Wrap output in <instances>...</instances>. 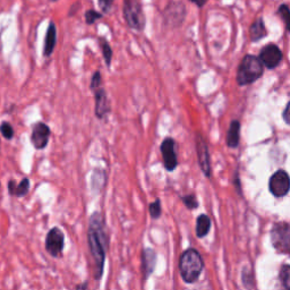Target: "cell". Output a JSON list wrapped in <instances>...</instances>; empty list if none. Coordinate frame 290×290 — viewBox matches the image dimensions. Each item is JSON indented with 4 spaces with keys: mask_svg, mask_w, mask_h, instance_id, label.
<instances>
[{
    "mask_svg": "<svg viewBox=\"0 0 290 290\" xmlns=\"http://www.w3.org/2000/svg\"><path fill=\"white\" fill-rule=\"evenodd\" d=\"M89 248L94 260V278L100 280L102 278L104 261L108 251L109 238L104 228V220L100 212H94L90 217V227L88 232Z\"/></svg>",
    "mask_w": 290,
    "mask_h": 290,
    "instance_id": "6da1fadb",
    "label": "cell"
},
{
    "mask_svg": "<svg viewBox=\"0 0 290 290\" xmlns=\"http://www.w3.org/2000/svg\"><path fill=\"white\" fill-rule=\"evenodd\" d=\"M204 269V261L197 250L188 248L180 255L179 272L186 283H194Z\"/></svg>",
    "mask_w": 290,
    "mask_h": 290,
    "instance_id": "7a4b0ae2",
    "label": "cell"
},
{
    "mask_svg": "<svg viewBox=\"0 0 290 290\" xmlns=\"http://www.w3.org/2000/svg\"><path fill=\"white\" fill-rule=\"evenodd\" d=\"M263 72V64L259 57L247 55L242 58L239 65L238 73H237V83L240 87L254 83L255 80L262 77Z\"/></svg>",
    "mask_w": 290,
    "mask_h": 290,
    "instance_id": "3957f363",
    "label": "cell"
},
{
    "mask_svg": "<svg viewBox=\"0 0 290 290\" xmlns=\"http://www.w3.org/2000/svg\"><path fill=\"white\" fill-rule=\"evenodd\" d=\"M271 242L275 251L287 255L290 252V227L288 222L274 223L271 229Z\"/></svg>",
    "mask_w": 290,
    "mask_h": 290,
    "instance_id": "277c9868",
    "label": "cell"
},
{
    "mask_svg": "<svg viewBox=\"0 0 290 290\" xmlns=\"http://www.w3.org/2000/svg\"><path fill=\"white\" fill-rule=\"evenodd\" d=\"M123 16H125V20L130 27L137 31H142L144 28L145 17L137 0H125L123 2Z\"/></svg>",
    "mask_w": 290,
    "mask_h": 290,
    "instance_id": "5b68a950",
    "label": "cell"
},
{
    "mask_svg": "<svg viewBox=\"0 0 290 290\" xmlns=\"http://www.w3.org/2000/svg\"><path fill=\"white\" fill-rule=\"evenodd\" d=\"M290 179L286 170H277L269 180V189L275 197H283L289 193Z\"/></svg>",
    "mask_w": 290,
    "mask_h": 290,
    "instance_id": "8992f818",
    "label": "cell"
},
{
    "mask_svg": "<svg viewBox=\"0 0 290 290\" xmlns=\"http://www.w3.org/2000/svg\"><path fill=\"white\" fill-rule=\"evenodd\" d=\"M195 143H196V152L198 164L201 168L202 173L206 178L211 177V161H210V153H209V147L206 141L199 133H196L195 136Z\"/></svg>",
    "mask_w": 290,
    "mask_h": 290,
    "instance_id": "52a82bcc",
    "label": "cell"
},
{
    "mask_svg": "<svg viewBox=\"0 0 290 290\" xmlns=\"http://www.w3.org/2000/svg\"><path fill=\"white\" fill-rule=\"evenodd\" d=\"M161 154H162L163 165L167 171H174L178 165L177 154H176V142L171 137H167L162 141L160 146Z\"/></svg>",
    "mask_w": 290,
    "mask_h": 290,
    "instance_id": "ba28073f",
    "label": "cell"
},
{
    "mask_svg": "<svg viewBox=\"0 0 290 290\" xmlns=\"http://www.w3.org/2000/svg\"><path fill=\"white\" fill-rule=\"evenodd\" d=\"M64 242H65V236L64 232L61 231L59 228H52V229L48 232L46 238V250L48 253L57 258L61 254V252L64 250Z\"/></svg>",
    "mask_w": 290,
    "mask_h": 290,
    "instance_id": "9c48e42d",
    "label": "cell"
},
{
    "mask_svg": "<svg viewBox=\"0 0 290 290\" xmlns=\"http://www.w3.org/2000/svg\"><path fill=\"white\" fill-rule=\"evenodd\" d=\"M282 51L279 49L278 46L270 44L265 46L260 54V60L266 68L273 69L278 67L282 60Z\"/></svg>",
    "mask_w": 290,
    "mask_h": 290,
    "instance_id": "30bf717a",
    "label": "cell"
},
{
    "mask_svg": "<svg viewBox=\"0 0 290 290\" xmlns=\"http://www.w3.org/2000/svg\"><path fill=\"white\" fill-rule=\"evenodd\" d=\"M50 128L44 122H37L33 127L31 142L36 150H42L48 145L50 137Z\"/></svg>",
    "mask_w": 290,
    "mask_h": 290,
    "instance_id": "8fae6325",
    "label": "cell"
},
{
    "mask_svg": "<svg viewBox=\"0 0 290 290\" xmlns=\"http://www.w3.org/2000/svg\"><path fill=\"white\" fill-rule=\"evenodd\" d=\"M96 98V115L99 119H103L110 112V103L108 101L107 93L101 87L94 90Z\"/></svg>",
    "mask_w": 290,
    "mask_h": 290,
    "instance_id": "7c38bea8",
    "label": "cell"
},
{
    "mask_svg": "<svg viewBox=\"0 0 290 290\" xmlns=\"http://www.w3.org/2000/svg\"><path fill=\"white\" fill-rule=\"evenodd\" d=\"M156 263V253L154 250L146 247L142 253V272H143L144 280L149 279L150 275L153 273Z\"/></svg>",
    "mask_w": 290,
    "mask_h": 290,
    "instance_id": "4fadbf2b",
    "label": "cell"
},
{
    "mask_svg": "<svg viewBox=\"0 0 290 290\" xmlns=\"http://www.w3.org/2000/svg\"><path fill=\"white\" fill-rule=\"evenodd\" d=\"M240 141V122L239 120H232L227 132V145L230 149H236Z\"/></svg>",
    "mask_w": 290,
    "mask_h": 290,
    "instance_id": "5bb4252c",
    "label": "cell"
},
{
    "mask_svg": "<svg viewBox=\"0 0 290 290\" xmlns=\"http://www.w3.org/2000/svg\"><path fill=\"white\" fill-rule=\"evenodd\" d=\"M28 189H30V180L24 178L20 184H16L15 180H11L8 183V191L9 194L14 195V196L22 197L27 194Z\"/></svg>",
    "mask_w": 290,
    "mask_h": 290,
    "instance_id": "9a60e30c",
    "label": "cell"
},
{
    "mask_svg": "<svg viewBox=\"0 0 290 290\" xmlns=\"http://www.w3.org/2000/svg\"><path fill=\"white\" fill-rule=\"evenodd\" d=\"M57 41V30L56 25L54 23H50V25L48 27V31H47L46 35V41H45V49H44V55L46 57L51 56L52 51L55 49Z\"/></svg>",
    "mask_w": 290,
    "mask_h": 290,
    "instance_id": "2e32d148",
    "label": "cell"
},
{
    "mask_svg": "<svg viewBox=\"0 0 290 290\" xmlns=\"http://www.w3.org/2000/svg\"><path fill=\"white\" fill-rule=\"evenodd\" d=\"M266 34H268V33H266V28H265L263 20L262 18H258V20H256L251 26V30H250L251 40L254 42H258L261 39L265 37Z\"/></svg>",
    "mask_w": 290,
    "mask_h": 290,
    "instance_id": "e0dca14e",
    "label": "cell"
},
{
    "mask_svg": "<svg viewBox=\"0 0 290 290\" xmlns=\"http://www.w3.org/2000/svg\"><path fill=\"white\" fill-rule=\"evenodd\" d=\"M211 218L206 215H201L196 220V236L198 238H204L210 231Z\"/></svg>",
    "mask_w": 290,
    "mask_h": 290,
    "instance_id": "ac0fdd59",
    "label": "cell"
},
{
    "mask_svg": "<svg viewBox=\"0 0 290 290\" xmlns=\"http://www.w3.org/2000/svg\"><path fill=\"white\" fill-rule=\"evenodd\" d=\"M279 279L280 282L286 290L290 289V266L289 264H283L280 268L279 272Z\"/></svg>",
    "mask_w": 290,
    "mask_h": 290,
    "instance_id": "d6986e66",
    "label": "cell"
},
{
    "mask_svg": "<svg viewBox=\"0 0 290 290\" xmlns=\"http://www.w3.org/2000/svg\"><path fill=\"white\" fill-rule=\"evenodd\" d=\"M100 46H101V49H102V55H103V58L106 60V64L108 67H110L111 65V59H112V50H111V47L110 45L108 44V42L104 40V39H100Z\"/></svg>",
    "mask_w": 290,
    "mask_h": 290,
    "instance_id": "ffe728a7",
    "label": "cell"
},
{
    "mask_svg": "<svg viewBox=\"0 0 290 290\" xmlns=\"http://www.w3.org/2000/svg\"><path fill=\"white\" fill-rule=\"evenodd\" d=\"M150 216L152 219H159L162 215V208H161V201L156 198L154 202H152L149 206Z\"/></svg>",
    "mask_w": 290,
    "mask_h": 290,
    "instance_id": "44dd1931",
    "label": "cell"
},
{
    "mask_svg": "<svg viewBox=\"0 0 290 290\" xmlns=\"http://www.w3.org/2000/svg\"><path fill=\"white\" fill-rule=\"evenodd\" d=\"M182 201L188 210H195V209H197L199 205L197 198L194 194H188L185 195V196H182Z\"/></svg>",
    "mask_w": 290,
    "mask_h": 290,
    "instance_id": "7402d4cb",
    "label": "cell"
},
{
    "mask_svg": "<svg viewBox=\"0 0 290 290\" xmlns=\"http://www.w3.org/2000/svg\"><path fill=\"white\" fill-rule=\"evenodd\" d=\"M241 279H242V283H244V286L246 288H253L254 284V275L253 272H252V270L248 269H244L241 273Z\"/></svg>",
    "mask_w": 290,
    "mask_h": 290,
    "instance_id": "603a6c76",
    "label": "cell"
},
{
    "mask_svg": "<svg viewBox=\"0 0 290 290\" xmlns=\"http://www.w3.org/2000/svg\"><path fill=\"white\" fill-rule=\"evenodd\" d=\"M0 132H2V134H3V136L5 137V139H7V140H12L13 139L14 130H13V127H12V125L9 122H7V121L3 122L2 125H0Z\"/></svg>",
    "mask_w": 290,
    "mask_h": 290,
    "instance_id": "cb8c5ba5",
    "label": "cell"
},
{
    "mask_svg": "<svg viewBox=\"0 0 290 290\" xmlns=\"http://www.w3.org/2000/svg\"><path fill=\"white\" fill-rule=\"evenodd\" d=\"M101 17H102V14L93 11V9H91V11H88L87 14H85V20H87L88 24H93L94 22Z\"/></svg>",
    "mask_w": 290,
    "mask_h": 290,
    "instance_id": "d4e9b609",
    "label": "cell"
},
{
    "mask_svg": "<svg viewBox=\"0 0 290 290\" xmlns=\"http://www.w3.org/2000/svg\"><path fill=\"white\" fill-rule=\"evenodd\" d=\"M101 80H102V76L100 72H96L93 74L92 78H91V84H90V89L94 91V90L101 87Z\"/></svg>",
    "mask_w": 290,
    "mask_h": 290,
    "instance_id": "484cf974",
    "label": "cell"
},
{
    "mask_svg": "<svg viewBox=\"0 0 290 290\" xmlns=\"http://www.w3.org/2000/svg\"><path fill=\"white\" fill-rule=\"evenodd\" d=\"M279 14L283 20L284 24H286L287 28H289L288 27V25H289V7L287 6V5H281V7L279 8Z\"/></svg>",
    "mask_w": 290,
    "mask_h": 290,
    "instance_id": "4316f807",
    "label": "cell"
},
{
    "mask_svg": "<svg viewBox=\"0 0 290 290\" xmlns=\"http://www.w3.org/2000/svg\"><path fill=\"white\" fill-rule=\"evenodd\" d=\"M113 0H99V5L104 13L110 11Z\"/></svg>",
    "mask_w": 290,
    "mask_h": 290,
    "instance_id": "83f0119b",
    "label": "cell"
},
{
    "mask_svg": "<svg viewBox=\"0 0 290 290\" xmlns=\"http://www.w3.org/2000/svg\"><path fill=\"white\" fill-rule=\"evenodd\" d=\"M289 112H290V102L287 103V106L286 108H284V110L282 112V117H283V120L284 122L287 123V125H289L290 123V116H289Z\"/></svg>",
    "mask_w": 290,
    "mask_h": 290,
    "instance_id": "f1b7e54d",
    "label": "cell"
},
{
    "mask_svg": "<svg viewBox=\"0 0 290 290\" xmlns=\"http://www.w3.org/2000/svg\"><path fill=\"white\" fill-rule=\"evenodd\" d=\"M191 2H193V3L196 4L198 7H203L204 5H205V3L208 2V0H191Z\"/></svg>",
    "mask_w": 290,
    "mask_h": 290,
    "instance_id": "f546056e",
    "label": "cell"
},
{
    "mask_svg": "<svg viewBox=\"0 0 290 290\" xmlns=\"http://www.w3.org/2000/svg\"><path fill=\"white\" fill-rule=\"evenodd\" d=\"M236 178H235V184H237V191L240 193V183H239V178H238V174H236Z\"/></svg>",
    "mask_w": 290,
    "mask_h": 290,
    "instance_id": "4dcf8cb0",
    "label": "cell"
},
{
    "mask_svg": "<svg viewBox=\"0 0 290 290\" xmlns=\"http://www.w3.org/2000/svg\"><path fill=\"white\" fill-rule=\"evenodd\" d=\"M85 288H88V283L85 282L83 284H78V286H76V289H85Z\"/></svg>",
    "mask_w": 290,
    "mask_h": 290,
    "instance_id": "1f68e13d",
    "label": "cell"
},
{
    "mask_svg": "<svg viewBox=\"0 0 290 290\" xmlns=\"http://www.w3.org/2000/svg\"><path fill=\"white\" fill-rule=\"evenodd\" d=\"M51 2H56V0H51Z\"/></svg>",
    "mask_w": 290,
    "mask_h": 290,
    "instance_id": "d6a6232c",
    "label": "cell"
}]
</instances>
